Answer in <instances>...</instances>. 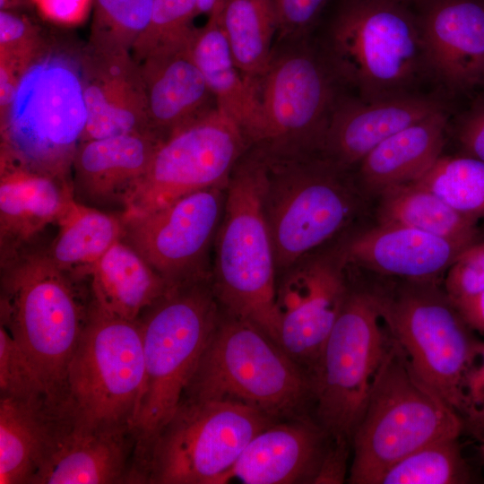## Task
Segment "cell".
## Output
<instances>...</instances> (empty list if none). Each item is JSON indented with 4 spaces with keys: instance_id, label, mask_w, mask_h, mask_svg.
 Listing matches in <instances>:
<instances>
[{
    "instance_id": "obj_6",
    "label": "cell",
    "mask_w": 484,
    "mask_h": 484,
    "mask_svg": "<svg viewBox=\"0 0 484 484\" xmlns=\"http://www.w3.org/2000/svg\"><path fill=\"white\" fill-rule=\"evenodd\" d=\"M462 418L411 369L391 336L351 440V484H379L394 463L438 439L459 436Z\"/></svg>"
},
{
    "instance_id": "obj_40",
    "label": "cell",
    "mask_w": 484,
    "mask_h": 484,
    "mask_svg": "<svg viewBox=\"0 0 484 484\" xmlns=\"http://www.w3.org/2000/svg\"><path fill=\"white\" fill-rule=\"evenodd\" d=\"M332 0H277L276 39L311 36Z\"/></svg>"
},
{
    "instance_id": "obj_1",
    "label": "cell",
    "mask_w": 484,
    "mask_h": 484,
    "mask_svg": "<svg viewBox=\"0 0 484 484\" xmlns=\"http://www.w3.org/2000/svg\"><path fill=\"white\" fill-rule=\"evenodd\" d=\"M82 50L48 41L26 67L12 103L0 115V172L72 180L88 117Z\"/></svg>"
},
{
    "instance_id": "obj_16",
    "label": "cell",
    "mask_w": 484,
    "mask_h": 484,
    "mask_svg": "<svg viewBox=\"0 0 484 484\" xmlns=\"http://www.w3.org/2000/svg\"><path fill=\"white\" fill-rule=\"evenodd\" d=\"M349 295L341 264L329 256L294 265L277 287L278 344L307 373Z\"/></svg>"
},
{
    "instance_id": "obj_49",
    "label": "cell",
    "mask_w": 484,
    "mask_h": 484,
    "mask_svg": "<svg viewBox=\"0 0 484 484\" xmlns=\"http://www.w3.org/2000/svg\"><path fill=\"white\" fill-rule=\"evenodd\" d=\"M481 86H484V73H483V76H482Z\"/></svg>"
},
{
    "instance_id": "obj_33",
    "label": "cell",
    "mask_w": 484,
    "mask_h": 484,
    "mask_svg": "<svg viewBox=\"0 0 484 484\" xmlns=\"http://www.w3.org/2000/svg\"><path fill=\"white\" fill-rule=\"evenodd\" d=\"M456 437L431 442L408 454L382 476L379 484H465L472 471Z\"/></svg>"
},
{
    "instance_id": "obj_27",
    "label": "cell",
    "mask_w": 484,
    "mask_h": 484,
    "mask_svg": "<svg viewBox=\"0 0 484 484\" xmlns=\"http://www.w3.org/2000/svg\"><path fill=\"white\" fill-rule=\"evenodd\" d=\"M447 125L444 108L383 141L359 164L364 186L380 194L419 180L442 156Z\"/></svg>"
},
{
    "instance_id": "obj_41",
    "label": "cell",
    "mask_w": 484,
    "mask_h": 484,
    "mask_svg": "<svg viewBox=\"0 0 484 484\" xmlns=\"http://www.w3.org/2000/svg\"><path fill=\"white\" fill-rule=\"evenodd\" d=\"M464 424L479 437L484 433V341L468 368L462 384Z\"/></svg>"
},
{
    "instance_id": "obj_19",
    "label": "cell",
    "mask_w": 484,
    "mask_h": 484,
    "mask_svg": "<svg viewBox=\"0 0 484 484\" xmlns=\"http://www.w3.org/2000/svg\"><path fill=\"white\" fill-rule=\"evenodd\" d=\"M444 108L437 99L416 91L371 99L344 94L319 154L347 170L391 135Z\"/></svg>"
},
{
    "instance_id": "obj_10",
    "label": "cell",
    "mask_w": 484,
    "mask_h": 484,
    "mask_svg": "<svg viewBox=\"0 0 484 484\" xmlns=\"http://www.w3.org/2000/svg\"><path fill=\"white\" fill-rule=\"evenodd\" d=\"M343 90L312 35L275 39L258 85L262 130L252 146L271 156L319 154Z\"/></svg>"
},
{
    "instance_id": "obj_50",
    "label": "cell",
    "mask_w": 484,
    "mask_h": 484,
    "mask_svg": "<svg viewBox=\"0 0 484 484\" xmlns=\"http://www.w3.org/2000/svg\"><path fill=\"white\" fill-rule=\"evenodd\" d=\"M411 1H412V2L415 4V3H417V2L419 1V0H411Z\"/></svg>"
},
{
    "instance_id": "obj_22",
    "label": "cell",
    "mask_w": 484,
    "mask_h": 484,
    "mask_svg": "<svg viewBox=\"0 0 484 484\" xmlns=\"http://www.w3.org/2000/svg\"><path fill=\"white\" fill-rule=\"evenodd\" d=\"M191 38L160 46L138 62L150 126L162 139L217 107L192 56Z\"/></svg>"
},
{
    "instance_id": "obj_46",
    "label": "cell",
    "mask_w": 484,
    "mask_h": 484,
    "mask_svg": "<svg viewBox=\"0 0 484 484\" xmlns=\"http://www.w3.org/2000/svg\"><path fill=\"white\" fill-rule=\"evenodd\" d=\"M224 0H197L198 12L200 14L210 17L220 16Z\"/></svg>"
},
{
    "instance_id": "obj_39",
    "label": "cell",
    "mask_w": 484,
    "mask_h": 484,
    "mask_svg": "<svg viewBox=\"0 0 484 484\" xmlns=\"http://www.w3.org/2000/svg\"><path fill=\"white\" fill-rule=\"evenodd\" d=\"M445 272L444 290L453 303L484 291V242L464 248Z\"/></svg>"
},
{
    "instance_id": "obj_34",
    "label": "cell",
    "mask_w": 484,
    "mask_h": 484,
    "mask_svg": "<svg viewBox=\"0 0 484 484\" xmlns=\"http://www.w3.org/2000/svg\"><path fill=\"white\" fill-rule=\"evenodd\" d=\"M417 182L460 212L476 220L484 217V160L441 156Z\"/></svg>"
},
{
    "instance_id": "obj_12",
    "label": "cell",
    "mask_w": 484,
    "mask_h": 484,
    "mask_svg": "<svg viewBox=\"0 0 484 484\" xmlns=\"http://www.w3.org/2000/svg\"><path fill=\"white\" fill-rule=\"evenodd\" d=\"M276 419L235 402L184 397L151 443L144 483L218 484L249 441Z\"/></svg>"
},
{
    "instance_id": "obj_2",
    "label": "cell",
    "mask_w": 484,
    "mask_h": 484,
    "mask_svg": "<svg viewBox=\"0 0 484 484\" xmlns=\"http://www.w3.org/2000/svg\"><path fill=\"white\" fill-rule=\"evenodd\" d=\"M312 37L346 89L364 99L414 91L429 74L411 0H332Z\"/></svg>"
},
{
    "instance_id": "obj_23",
    "label": "cell",
    "mask_w": 484,
    "mask_h": 484,
    "mask_svg": "<svg viewBox=\"0 0 484 484\" xmlns=\"http://www.w3.org/2000/svg\"><path fill=\"white\" fill-rule=\"evenodd\" d=\"M162 140L143 133L82 142L72 166L75 200L124 210Z\"/></svg>"
},
{
    "instance_id": "obj_43",
    "label": "cell",
    "mask_w": 484,
    "mask_h": 484,
    "mask_svg": "<svg viewBox=\"0 0 484 484\" xmlns=\"http://www.w3.org/2000/svg\"><path fill=\"white\" fill-rule=\"evenodd\" d=\"M46 20L65 26L82 23L88 16L93 0H30Z\"/></svg>"
},
{
    "instance_id": "obj_13",
    "label": "cell",
    "mask_w": 484,
    "mask_h": 484,
    "mask_svg": "<svg viewBox=\"0 0 484 484\" xmlns=\"http://www.w3.org/2000/svg\"><path fill=\"white\" fill-rule=\"evenodd\" d=\"M378 294L389 333L413 372L464 421L463 379L482 340L435 282L408 281Z\"/></svg>"
},
{
    "instance_id": "obj_24",
    "label": "cell",
    "mask_w": 484,
    "mask_h": 484,
    "mask_svg": "<svg viewBox=\"0 0 484 484\" xmlns=\"http://www.w3.org/2000/svg\"><path fill=\"white\" fill-rule=\"evenodd\" d=\"M467 246L396 224H380L349 245L346 257L378 273L435 282Z\"/></svg>"
},
{
    "instance_id": "obj_36",
    "label": "cell",
    "mask_w": 484,
    "mask_h": 484,
    "mask_svg": "<svg viewBox=\"0 0 484 484\" xmlns=\"http://www.w3.org/2000/svg\"><path fill=\"white\" fill-rule=\"evenodd\" d=\"M197 15V0H153L149 25L132 49L134 59L140 62L160 46L189 39Z\"/></svg>"
},
{
    "instance_id": "obj_18",
    "label": "cell",
    "mask_w": 484,
    "mask_h": 484,
    "mask_svg": "<svg viewBox=\"0 0 484 484\" xmlns=\"http://www.w3.org/2000/svg\"><path fill=\"white\" fill-rule=\"evenodd\" d=\"M415 6L429 73L455 92L481 86L484 0H419Z\"/></svg>"
},
{
    "instance_id": "obj_48",
    "label": "cell",
    "mask_w": 484,
    "mask_h": 484,
    "mask_svg": "<svg viewBox=\"0 0 484 484\" xmlns=\"http://www.w3.org/2000/svg\"><path fill=\"white\" fill-rule=\"evenodd\" d=\"M479 444L477 447V451L480 456V459L484 462V433L480 435L479 437Z\"/></svg>"
},
{
    "instance_id": "obj_31",
    "label": "cell",
    "mask_w": 484,
    "mask_h": 484,
    "mask_svg": "<svg viewBox=\"0 0 484 484\" xmlns=\"http://www.w3.org/2000/svg\"><path fill=\"white\" fill-rule=\"evenodd\" d=\"M47 252L63 272L87 275L91 266L124 237L122 214L105 212L74 200L57 222Z\"/></svg>"
},
{
    "instance_id": "obj_3",
    "label": "cell",
    "mask_w": 484,
    "mask_h": 484,
    "mask_svg": "<svg viewBox=\"0 0 484 484\" xmlns=\"http://www.w3.org/2000/svg\"><path fill=\"white\" fill-rule=\"evenodd\" d=\"M220 320L217 298L205 277L171 286L137 318L144 363L131 426L137 471L181 402Z\"/></svg>"
},
{
    "instance_id": "obj_11",
    "label": "cell",
    "mask_w": 484,
    "mask_h": 484,
    "mask_svg": "<svg viewBox=\"0 0 484 484\" xmlns=\"http://www.w3.org/2000/svg\"><path fill=\"white\" fill-rule=\"evenodd\" d=\"M264 207L276 266L290 268L350 220L357 196L339 168L320 154L271 156Z\"/></svg>"
},
{
    "instance_id": "obj_15",
    "label": "cell",
    "mask_w": 484,
    "mask_h": 484,
    "mask_svg": "<svg viewBox=\"0 0 484 484\" xmlns=\"http://www.w3.org/2000/svg\"><path fill=\"white\" fill-rule=\"evenodd\" d=\"M227 186L184 195L157 210L123 216V239L171 286L204 277L202 263L222 217Z\"/></svg>"
},
{
    "instance_id": "obj_28",
    "label": "cell",
    "mask_w": 484,
    "mask_h": 484,
    "mask_svg": "<svg viewBox=\"0 0 484 484\" xmlns=\"http://www.w3.org/2000/svg\"><path fill=\"white\" fill-rule=\"evenodd\" d=\"M93 301L110 314L137 320L171 285L123 238L91 266Z\"/></svg>"
},
{
    "instance_id": "obj_8",
    "label": "cell",
    "mask_w": 484,
    "mask_h": 484,
    "mask_svg": "<svg viewBox=\"0 0 484 484\" xmlns=\"http://www.w3.org/2000/svg\"><path fill=\"white\" fill-rule=\"evenodd\" d=\"M143 377L138 321L110 314L92 300L55 412L82 429H131Z\"/></svg>"
},
{
    "instance_id": "obj_30",
    "label": "cell",
    "mask_w": 484,
    "mask_h": 484,
    "mask_svg": "<svg viewBox=\"0 0 484 484\" xmlns=\"http://www.w3.org/2000/svg\"><path fill=\"white\" fill-rule=\"evenodd\" d=\"M380 195V224L416 229L464 246L475 242L478 220L460 212L417 181L387 188Z\"/></svg>"
},
{
    "instance_id": "obj_44",
    "label": "cell",
    "mask_w": 484,
    "mask_h": 484,
    "mask_svg": "<svg viewBox=\"0 0 484 484\" xmlns=\"http://www.w3.org/2000/svg\"><path fill=\"white\" fill-rule=\"evenodd\" d=\"M350 445H351L347 441L331 439L313 483L341 484L344 482Z\"/></svg>"
},
{
    "instance_id": "obj_17",
    "label": "cell",
    "mask_w": 484,
    "mask_h": 484,
    "mask_svg": "<svg viewBox=\"0 0 484 484\" xmlns=\"http://www.w3.org/2000/svg\"><path fill=\"white\" fill-rule=\"evenodd\" d=\"M81 64L88 114L82 142L153 133L140 65L132 51L89 41Z\"/></svg>"
},
{
    "instance_id": "obj_4",
    "label": "cell",
    "mask_w": 484,
    "mask_h": 484,
    "mask_svg": "<svg viewBox=\"0 0 484 484\" xmlns=\"http://www.w3.org/2000/svg\"><path fill=\"white\" fill-rule=\"evenodd\" d=\"M266 162L251 146L226 189L215 236L212 290L228 314L248 320L278 343L275 255L264 207Z\"/></svg>"
},
{
    "instance_id": "obj_9",
    "label": "cell",
    "mask_w": 484,
    "mask_h": 484,
    "mask_svg": "<svg viewBox=\"0 0 484 484\" xmlns=\"http://www.w3.org/2000/svg\"><path fill=\"white\" fill-rule=\"evenodd\" d=\"M390 341L378 292H350L307 373L315 421L331 439L351 445Z\"/></svg>"
},
{
    "instance_id": "obj_26",
    "label": "cell",
    "mask_w": 484,
    "mask_h": 484,
    "mask_svg": "<svg viewBox=\"0 0 484 484\" xmlns=\"http://www.w3.org/2000/svg\"><path fill=\"white\" fill-rule=\"evenodd\" d=\"M190 48L217 108L241 128L251 146L256 144L262 130L259 91L236 65L220 16L194 29Z\"/></svg>"
},
{
    "instance_id": "obj_42",
    "label": "cell",
    "mask_w": 484,
    "mask_h": 484,
    "mask_svg": "<svg viewBox=\"0 0 484 484\" xmlns=\"http://www.w3.org/2000/svg\"><path fill=\"white\" fill-rule=\"evenodd\" d=\"M454 134L461 154L484 160V96L459 117Z\"/></svg>"
},
{
    "instance_id": "obj_5",
    "label": "cell",
    "mask_w": 484,
    "mask_h": 484,
    "mask_svg": "<svg viewBox=\"0 0 484 484\" xmlns=\"http://www.w3.org/2000/svg\"><path fill=\"white\" fill-rule=\"evenodd\" d=\"M68 274L32 244L1 258V324L39 374L50 406L64 393L67 367L86 317Z\"/></svg>"
},
{
    "instance_id": "obj_21",
    "label": "cell",
    "mask_w": 484,
    "mask_h": 484,
    "mask_svg": "<svg viewBox=\"0 0 484 484\" xmlns=\"http://www.w3.org/2000/svg\"><path fill=\"white\" fill-rule=\"evenodd\" d=\"M255 435L218 484L313 483L331 438L315 421L298 417Z\"/></svg>"
},
{
    "instance_id": "obj_32",
    "label": "cell",
    "mask_w": 484,
    "mask_h": 484,
    "mask_svg": "<svg viewBox=\"0 0 484 484\" xmlns=\"http://www.w3.org/2000/svg\"><path fill=\"white\" fill-rule=\"evenodd\" d=\"M220 21L236 65L258 89L278 33L277 0H224Z\"/></svg>"
},
{
    "instance_id": "obj_47",
    "label": "cell",
    "mask_w": 484,
    "mask_h": 484,
    "mask_svg": "<svg viewBox=\"0 0 484 484\" xmlns=\"http://www.w3.org/2000/svg\"><path fill=\"white\" fill-rule=\"evenodd\" d=\"M21 3V0H0V10H14Z\"/></svg>"
},
{
    "instance_id": "obj_25",
    "label": "cell",
    "mask_w": 484,
    "mask_h": 484,
    "mask_svg": "<svg viewBox=\"0 0 484 484\" xmlns=\"http://www.w3.org/2000/svg\"><path fill=\"white\" fill-rule=\"evenodd\" d=\"M74 200L72 180L23 170L0 172V258L33 244Z\"/></svg>"
},
{
    "instance_id": "obj_35",
    "label": "cell",
    "mask_w": 484,
    "mask_h": 484,
    "mask_svg": "<svg viewBox=\"0 0 484 484\" xmlns=\"http://www.w3.org/2000/svg\"><path fill=\"white\" fill-rule=\"evenodd\" d=\"M153 0H93L90 40L132 51L147 29Z\"/></svg>"
},
{
    "instance_id": "obj_37",
    "label": "cell",
    "mask_w": 484,
    "mask_h": 484,
    "mask_svg": "<svg viewBox=\"0 0 484 484\" xmlns=\"http://www.w3.org/2000/svg\"><path fill=\"white\" fill-rule=\"evenodd\" d=\"M0 395L49 405L47 388L33 364L0 324ZM52 408V407H51Z\"/></svg>"
},
{
    "instance_id": "obj_20",
    "label": "cell",
    "mask_w": 484,
    "mask_h": 484,
    "mask_svg": "<svg viewBox=\"0 0 484 484\" xmlns=\"http://www.w3.org/2000/svg\"><path fill=\"white\" fill-rule=\"evenodd\" d=\"M134 452L129 428L82 429L56 415L50 443L30 484L135 482L129 465Z\"/></svg>"
},
{
    "instance_id": "obj_38",
    "label": "cell",
    "mask_w": 484,
    "mask_h": 484,
    "mask_svg": "<svg viewBox=\"0 0 484 484\" xmlns=\"http://www.w3.org/2000/svg\"><path fill=\"white\" fill-rule=\"evenodd\" d=\"M48 41L26 16L13 10L0 11V62L23 73Z\"/></svg>"
},
{
    "instance_id": "obj_29",
    "label": "cell",
    "mask_w": 484,
    "mask_h": 484,
    "mask_svg": "<svg viewBox=\"0 0 484 484\" xmlns=\"http://www.w3.org/2000/svg\"><path fill=\"white\" fill-rule=\"evenodd\" d=\"M55 418L46 402L0 395V484H30L50 443Z\"/></svg>"
},
{
    "instance_id": "obj_45",
    "label": "cell",
    "mask_w": 484,
    "mask_h": 484,
    "mask_svg": "<svg viewBox=\"0 0 484 484\" xmlns=\"http://www.w3.org/2000/svg\"><path fill=\"white\" fill-rule=\"evenodd\" d=\"M454 305L468 325L478 335L484 336V291Z\"/></svg>"
},
{
    "instance_id": "obj_14",
    "label": "cell",
    "mask_w": 484,
    "mask_h": 484,
    "mask_svg": "<svg viewBox=\"0 0 484 484\" xmlns=\"http://www.w3.org/2000/svg\"><path fill=\"white\" fill-rule=\"evenodd\" d=\"M250 146L241 128L216 107L160 142L121 214H143L184 195L227 186Z\"/></svg>"
},
{
    "instance_id": "obj_7",
    "label": "cell",
    "mask_w": 484,
    "mask_h": 484,
    "mask_svg": "<svg viewBox=\"0 0 484 484\" xmlns=\"http://www.w3.org/2000/svg\"><path fill=\"white\" fill-rule=\"evenodd\" d=\"M184 397L238 403L290 419L311 401L304 367L252 322L220 320ZM183 397V398H184Z\"/></svg>"
}]
</instances>
